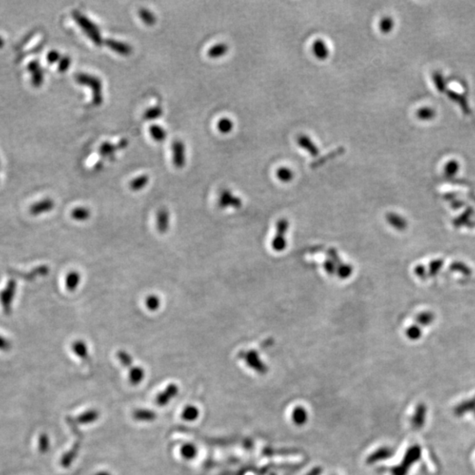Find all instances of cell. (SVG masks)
<instances>
[{"instance_id": "6da1fadb", "label": "cell", "mask_w": 475, "mask_h": 475, "mask_svg": "<svg viewBox=\"0 0 475 475\" xmlns=\"http://www.w3.org/2000/svg\"><path fill=\"white\" fill-rule=\"evenodd\" d=\"M72 18L77 22V25L81 27V29L87 34V37H89L91 40L93 41V44L97 46H101L103 44L102 40V34L100 31L98 26L95 23H93L89 18L87 16L84 15L78 11H72L71 13Z\"/></svg>"}, {"instance_id": "7a4b0ae2", "label": "cell", "mask_w": 475, "mask_h": 475, "mask_svg": "<svg viewBox=\"0 0 475 475\" xmlns=\"http://www.w3.org/2000/svg\"><path fill=\"white\" fill-rule=\"evenodd\" d=\"M75 80L80 85L91 88L94 105L99 106L102 104L103 102V85L99 77L81 72L75 75Z\"/></svg>"}, {"instance_id": "3957f363", "label": "cell", "mask_w": 475, "mask_h": 475, "mask_svg": "<svg viewBox=\"0 0 475 475\" xmlns=\"http://www.w3.org/2000/svg\"><path fill=\"white\" fill-rule=\"evenodd\" d=\"M17 284L15 280L11 279L7 283V286L0 292V304L3 308L5 314L9 315L12 312L13 302L15 298Z\"/></svg>"}, {"instance_id": "277c9868", "label": "cell", "mask_w": 475, "mask_h": 475, "mask_svg": "<svg viewBox=\"0 0 475 475\" xmlns=\"http://www.w3.org/2000/svg\"><path fill=\"white\" fill-rule=\"evenodd\" d=\"M156 228L161 234H166L170 229V212L167 208H161L156 214Z\"/></svg>"}, {"instance_id": "5b68a950", "label": "cell", "mask_w": 475, "mask_h": 475, "mask_svg": "<svg viewBox=\"0 0 475 475\" xmlns=\"http://www.w3.org/2000/svg\"><path fill=\"white\" fill-rule=\"evenodd\" d=\"M219 205L223 209L228 207L240 208L241 206V198L235 196L229 189H223L219 194Z\"/></svg>"}, {"instance_id": "8992f818", "label": "cell", "mask_w": 475, "mask_h": 475, "mask_svg": "<svg viewBox=\"0 0 475 475\" xmlns=\"http://www.w3.org/2000/svg\"><path fill=\"white\" fill-rule=\"evenodd\" d=\"M172 151H173V165L177 168H182L185 166V145L180 141L175 140L172 145Z\"/></svg>"}, {"instance_id": "52a82bcc", "label": "cell", "mask_w": 475, "mask_h": 475, "mask_svg": "<svg viewBox=\"0 0 475 475\" xmlns=\"http://www.w3.org/2000/svg\"><path fill=\"white\" fill-rule=\"evenodd\" d=\"M55 208V202L50 198H45L43 200L38 201L34 204H32L29 208V212L33 216H39L44 213L50 212Z\"/></svg>"}, {"instance_id": "ba28073f", "label": "cell", "mask_w": 475, "mask_h": 475, "mask_svg": "<svg viewBox=\"0 0 475 475\" xmlns=\"http://www.w3.org/2000/svg\"><path fill=\"white\" fill-rule=\"evenodd\" d=\"M288 228V223L286 220H282L278 224V236L275 237V241H273V248L276 251L284 250L286 247V240H284V233H286Z\"/></svg>"}, {"instance_id": "9c48e42d", "label": "cell", "mask_w": 475, "mask_h": 475, "mask_svg": "<svg viewBox=\"0 0 475 475\" xmlns=\"http://www.w3.org/2000/svg\"><path fill=\"white\" fill-rule=\"evenodd\" d=\"M104 44L110 48L114 52L118 53L123 56H128L132 53V47L126 44L123 43L121 41L114 40V39H107L104 42Z\"/></svg>"}, {"instance_id": "30bf717a", "label": "cell", "mask_w": 475, "mask_h": 475, "mask_svg": "<svg viewBox=\"0 0 475 475\" xmlns=\"http://www.w3.org/2000/svg\"><path fill=\"white\" fill-rule=\"evenodd\" d=\"M28 68L32 75V83L34 87H40L44 82V71L40 64L36 60H34L29 63Z\"/></svg>"}, {"instance_id": "8fae6325", "label": "cell", "mask_w": 475, "mask_h": 475, "mask_svg": "<svg viewBox=\"0 0 475 475\" xmlns=\"http://www.w3.org/2000/svg\"><path fill=\"white\" fill-rule=\"evenodd\" d=\"M71 349L74 353L75 355H77L78 358H81L86 363H90L89 350L87 347V343H85L82 340H77L71 344Z\"/></svg>"}, {"instance_id": "7c38bea8", "label": "cell", "mask_w": 475, "mask_h": 475, "mask_svg": "<svg viewBox=\"0 0 475 475\" xmlns=\"http://www.w3.org/2000/svg\"><path fill=\"white\" fill-rule=\"evenodd\" d=\"M445 93H446L448 97H449L452 102H455L457 104H459L460 108H461L462 111L464 112V114H469L471 113V109H470V107H469L468 102H467V100L466 99L465 96L460 94V93H457L456 91H453V90H446Z\"/></svg>"}, {"instance_id": "4fadbf2b", "label": "cell", "mask_w": 475, "mask_h": 475, "mask_svg": "<svg viewBox=\"0 0 475 475\" xmlns=\"http://www.w3.org/2000/svg\"><path fill=\"white\" fill-rule=\"evenodd\" d=\"M296 142H298V145H300V147H302L304 150H306L312 157H316L317 155H319L320 151H319L318 146L315 145V143L308 136L301 135V136L298 137Z\"/></svg>"}, {"instance_id": "5bb4252c", "label": "cell", "mask_w": 475, "mask_h": 475, "mask_svg": "<svg viewBox=\"0 0 475 475\" xmlns=\"http://www.w3.org/2000/svg\"><path fill=\"white\" fill-rule=\"evenodd\" d=\"M178 391H179V389H178L177 386L174 384H171V385L167 386V389L163 392H161V394L157 395V399H156L157 404L160 405V406L167 405L171 399L175 397L176 394L178 393Z\"/></svg>"}, {"instance_id": "9a60e30c", "label": "cell", "mask_w": 475, "mask_h": 475, "mask_svg": "<svg viewBox=\"0 0 475 475\" xmlns=\"http://www.w3.org/2000/svg\"><path fill=\"white\" fill-rule=\"evenodd\" d=\"M312 52L319 60H326L329 56V49L324 41L321 39L315 41L312 44Z\"/></svg>"}, {"instance_id": "2e32d148", "label": "cell", "mask_w": 475, "mask_h": 475, "mask_svg": "<svg viewBox=\"0 0 475 475\" xmlns=\"http://www.w3.org/2000/svg\"><path fill=\"white\" fill-rule=\"evenodd\" d=\"M345 152V148L341 146V147H338V148L333 150V151H330L329 153L325 155L323 157H320L317 161H314L313 163H312L311 165V167L312 168H318V167L323 166L325 163H327V161H332L333 159L335 157H339V156H342Z\"/></svg>"}, {"instance_id": "e0dca14e", "label": "cell", "mask_w": 475, "mask_h": 475, "mask_svg": "<svg viewBox=\"0 0 475 475\" xmlns=\"http://www.w3.org/2000/svg\"><path fill=\"white\" fill-rule=\"evenodd\" d=\"M81 283V273L76 270L69 272L65 278V287L69 291H75Z\"/></svg>"}, {"instance_id": "ac0fdd59", "label": "cell", "mask_w": 475, "mask_h": 475, "mask_svg": "<svg viewBox=\"0 0 475 475\" xmlns=\"http://www.w3.org/2000/svg\"><path fill=\"white\" fill-rule=\"evenodd\" d=\"M91 216H92L91 210L87 207H77L71 210V219L77 222H86L87 220H89Z\"/></svg>"}, {"instance_id": "d6986e66", "label": "cell", "mask_w": 475, "mask_h": 475, "mask_svg": "<svg viewBox=\"0 0 475 475\" xmlns=\"http://www.w3.org/2000/svg\"><path fill=\"white\" fill-rule=\"evenodd\" d=\"M145 305L150 312H157L161 307V299L156 294H151L146 296Z\"/></svg>"}, {"instance_id": "ffe728a7", "label": "cell", "mask_w": 475, "mask_h": 475, "mask_svg": "<svg viewBox=\"0 0 475 475\" xmlns=\"http://www.w3.org/2000/svg\"><path fill=\"white\" fill-rule=\"evenodd\" d=\"M227 52L228 46L225 44H219L210 47V50L208 51V56H210V58H219L225 56Z\"/></svg>"}, {"instance_id": "44dd1931", "label": "cell", "mask_w": 475, "mask_h": 475, "mask_svg": "<svg viewBox=\"0 0 475 475\" xmlns=\"http://www.w3.org/2000/svg\"><path fill=\"white\" fill-rule=\"evenodd\" d=\"M130 381L132 385H137L141 382L145 378V370L139 366H132L130 369L129 373Z\"/></svg>"}, {"instance_id": "7402d4cb", "label": "cell", "mask_w": 475, "mask_h": 475, "mask_svg": "<svg viewBox=\"0 0 475 475\" xmlns=\"http://www.w3.org/2000/svg\"><path fill=\"white\" fill-rule=\"evenodd\" d=\"M149 131H150L151 137L157 142H163L164 140L167 138V131L160 125H157V124L151 125L149 129Z\"/></svg>"}, {"instance_id": "603a6c76", "label": "cell", "mask_w": 475, "mask_h": 475, "mask_svg": "<svg viewBox=\"0 0 475 475\" xmlns=\"http://www.w3.org/2000/svg\"><path fill=\"white\" fill-rule=\"evenodd\" d=\"M149 178L148 175H141L136 177L135 179L132 180L130 183V188L133 191H140L143 188H145L146 186L148 185Z\"/></svg>"}, {"instance_id": "cb8c5ba5", "label": "cell", "mask_w": 475, "mask_h": 475, "mask_svg": "<svg viewBox=\"0 0 475 475\" xmlns=\"http://www.w3.org/2000/svg\"><path fill=\"white\" fill-rule=\"evenodd\" d=\"M138 14L140 19H142V22L145 23V25L153 26L157 22L154 13L146 8L139 9Z\"/></svg>"}, {"instance_id": "d4e9b609", "label": "cell", "mask_w": 475, "mask_h": 475, "mask_svg": "<svg viewBox=\"0 0 475 475\" xmlns=\"http://www.w3.org/2000/svg\"><path fill=\"white\" fill-rule=\"evenodd\" d=\"M99 418V413L96 410L87 411L86 413H82L80 417H77V421L78 423L82 424H87L96 421Z\"/></svg>"}, {"instance_id": "484cf974", "label": "cell", "mask_w": 475, "mask_h": 475, "mask_svg": "<svg viewBox=\"0 0 475 475\" xmlns=\"http://www.w3.org/2000/svg\"><path fill=\"white\" fill-rule=\"evenodd\" d=\"M162 114H163V109L161 106H155L152 108H148L145 111L144 117L145 120L147 121L155 120V119L161 117Z\"/></svg>"}, {"instance_id": "4316f807", "label": "cell", "mask_w": 475, "mask_h": 475, "mask_svg": "<svg viewBox=\"0 0 475 475\" xmlns=\"http://www.w3.org/2000/svg\"><path fill=\"white\" fill-rule=\"evenodd\" d=\"M181 453L182 457L186 460H192L197 454V449L194 446V444H184L181 450Z\"/></svg>"}, {"instance_id": "83f0119b", "label": "cell", "mask_w": 475, "mask_h": 475, "mask_svg": "<svg viewBox=\"0 0 475 475\" xmlns=\"http://www.w3.org/2000/svg\"><path fill=\"white\" fill-rule=\"evenodd\" d=\"M116 355H117L118 360L120 361L123 366H124L125 368H128L129 370H130V368L132 367V357H131L128 352L125 351V350H119Z\"/></svg>"}, {"instance_id": "f1b7e54d", "label": "cell", "mask_w": 475, "mask_h": 475, "mask_svg": "<svg viewBox=\"0 0 475 475\" xmlns=\"http://www.w3.org/2000/svg\"><path fill=\"white\" fill-rule=\"evenodd\" d=\"M134 417L135 419L138 420V421H152L156 418V413L153 411L140 409V410L135 411Z\"/></svg>"}, {"instance_id": "f546056e", "label": "cell", "mask_w": 475, "mask_h": 475, "mask_svg": "<svg viewBox=\"0 0 475 475\" xmlns=\"http://www.w3.org/2000/svg\"><path fill=\"white\" fill-rule=\"evenodd\" d=\"M198 415H199V410L194 406L186 407L182 412V418L189 422L197 419Z\"/></svg>"}, {"instance_id": "4dcf8cb0", "label": "cell", "mask_w": 475, "mask_h": 475, "mask_svg": "<svg viewBox=\"0 0 475 475\" xmlns=\"http://www.w3.org/2000/svg\"><path fill=\"white\" fill-rule=\"evenodd\" d=\"M217 129L223 134H227V133L231 132L233 129V123L229 118H222L217 123Z\"/></svg>"}, {"instance_id": "1f68e13d", "label": "cell", "mask_w": 475, "mask_h": 475, "mask_svg": "<svg viewBox=\"0 0 475 475\" xmlns=\"http://www.w3.org/2000/svg\"><path fill=\"white\" fill-rule=\"evenodd\" d=\"M293 172L288 167H280L276 171V177L282 182H290L293 179Z\"/></svg>"}, {"instance_id": "d6a6232c", "label": "cell", "mask_w": 475, "mask_h": 475, "mask_svg": "<svg viewBox=\"0 0 475 475\" xmlns=\"http://www.w3.org/2000/svg\"><path fill=\"white\" fill-rule=\"evenodd\" d=\"M435 111L432 108H428V107L420 108L419 110H417V117L422 121L431 120V119L435 117Z\"/></svg>"}, {"instance_id": "836d02e7", "label": "cell", "mask_w": 475, "mask_h": 475, "mask_svg": "<svg viewBox=\"0 0 475 475\" xmlns=\"http://www.w3.org/2000/svg\"><path fill=\"white\" fill-rule=\"evenodd\" d=\"M393 27H394V22L391 17H385L380 21V31L384 34H389L390 32H392Z\"/></svg>"}, {"instance_id": "e575fe53", "label": "cell", "mask_w": 475, "mask_h": 475, "mask_svg": "<svg viewBox=\"0 0 475 475\" xmlns=\"http://www.w3.org/2000/svg\"><path fill=\"white\" fill-rule=\"evenodd\" d=\"M459 169H460V164L458 163V161L451 160V161H448L446 165L444 166V173L448 176H453L459 172Z\"/></svg>"}, {"instance_id": "d590c367", "label": "cell", "mask_w": 475, "mask_h": 475, "mask_svg": "<svg viewBox=\"0 0 475 475\" xmlns=\"http://www.w3.org/2000/svg\"><path fill=\"white\" fill-rule=\"evenodd\" d=\"M433 81L435 83L436 87L439 93H445L446 88H445V82H444V77L442 76L441 73L435 72L432 76Z\"/></svg>"}, {"instance_id": "8d00e7d4", "label": "cell", "mask_w": 475, "mask_h": 475, "mask_svg": "<svg viewBox=\"0 0 475 475\" xmlns=\"http://www.w3.org/2000/svg\"><path fill=\"white\" fill-rule=\"evenodd\" d=\"M116 149H117V147L111 144V143L105 142L101 145L100 152H101L102 156L108 157V156H112V155L114 154V151H116Z\"/></svg>"}, {"instance_id": "74e56055", "label": "cell", "mask_w": 475, "mask_h": 475, "mask_svg": "<svg viewBox=\"0 0 475 475\" xmlns=\"http://www.w3.org/2000/svg\"><path fill=\"white\" fill-rule=\"evenodd\" d=\"M71 60L68 56L61 57L58 62V71L60 72H65L71 66Z\"/></svg>"}, {"instance_id": "f35d334b", "label": "cell", "mask_w": 475, "mask_h": 475, "mask_svg": "<svg viewBox=\"0 0 475 475\" xmlns=\"http://www.w3.org/2000/svg\"><path fill=\"white\" fill-rule=\"evenodd\" d=\"M387 217H388L389 222L390 223L394 222L395 221V223L392 224L395 227H397V222H398L399 229L403 228V227H404V220L401 219V216L394 215V214H389Z\"/></svg>"}, {"instance_id": "ab89813d", "label": "cell", "mask_w": 475, "mask_h": 475, "mask_svg": "<svg viewBox=\"0 0 475 475\" xmlns=\"http://www.w3.org/2000/svg\"><path fill=\"white\" fill-rule=\"evenodd\" d=\"M47 59H48V62L50 63V64H54V63L59 62V61H60L61 55L59 54L58 51L52 50V51H50V52H49V54H48Z\"/></svg>"}, {"instance_id": "60d3db41", "label": "cell", "mask_w": 475, "mask_h": 475, "mask_svg": "<svg viewBox=\"0 0 475 475\" xmlns=\"http://www.w3.org/2000/svg\"><path fill=\"white\" fill-rule=\"evenodd\" d=\"M39 449H40L42 452H46L48 448H49V439H48V437L45 435H43L41 437L40 441H39Z\"/></svg>"}, {"instance_id": "b9f144b4", "label": "cell", "mask_w": 475, "mask_h": 475, "mask_svg": "<svg viewBox=\"0 0 475 475\" xmlns=\"http://www.w3.org/2000/svg\"><path fill=\"white\" fill-rule=\"evenodd\" d=\"M11 343H10L9 340H7L6 337H2L0 335V350H9L11 349Z\"/></svg>"}, {"instance_id": "7bdbcfd3", "label": "cell", "mask_w": 475, "mask_h": 475, "mask_svg": "<svg viewBox=\"0 0 475 475\" xmlns=\"http://www.w3.org/2000/svg\"><path fill=\"white\" fill-rule=\"evenodd\" d=\"M408 335L411 337V338H417V337H419L420 335V330L417 329V327H412L409 330H408Z\"/></svg>"}, {"instance_id": "ee69618b", "label": "cell", "mask_w": 475, "mask_h": 475, "mask_svg": "<svg viewBox=\"0 0 475 475\" xmlns=\"http://www.w3.org/2000/svg\"><path fill=\"white\" fill-rule=\"evenodd\" d=\"M420 321H423V323H429L430 321H432V317L430 315L426 313V314H423L420 317Z\"/></svg>"}, {"instance_id": "f6af8a7d", "label": "cell", "mask_w": 475, "mask_h": 475, "mask_svg": "<svg viewBox=\"0 0 475 475\" xmlns=\"http://www.w3.org/2000/svg\"><path fill=\"white\" fill-rule=\"evenodd\" d=\"M127 144H128V141H127L126 139H124V140H122V141L119 143V146H120V148H124V147L126 146Z\"/></svg>"}, {"instance_id": "bcb514c9", "label": "cell", "mask_w": 475, "mask_h": 475, "mask_svg": "<svg viewBox=\"0 0 475 475\" xmlns=\"http://www.w3.org/2000/svg\"><path fill=\"white\" fill-rule=\"evenodd\" d=\"M96 475H111L109 472H101L99 473H97Z\"/></svg>"}, {"instance_id": "7dc6e473", "label": "cell", "mask_w": 475, "mask_h": 475, "mask_svg": "<svg viewBox=\"0 0 475 475\" xmlns=\"http://www.w3.org/2000/svg\"><path fill=\"white\" fill-rule=\"evenodd\" d=\"M4 44H5V41H4L3 38L0 36V47L3 46Z\"/></svg>"}]
</instances>
